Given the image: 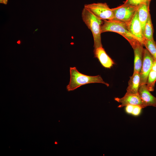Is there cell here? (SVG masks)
Wrapping results in <instances>:
<instances>
[{
    "mask_svg": "<svg viewBox=\"0 0 156 156\" xmlns=\"http://www.w3.org/2000/svg\"><path fill=\"white\" fill-rule=\"evenodd\" d=\"M81 15L83 21L92 34L94 49L103 47L101 34V26L103 21L85 7L82 10Z\"/></svg>",
    "mask_w": 156,
    "mask_h": 156,
    "instance_id": "cell-1",
    "label": "cell"
},
{
    "mask_svg": "<svg viewBox=\"0 0 156 156\" xmlns=\"http://www.w3.org/2000/svg\"><path fill=\"white\" fill-rule=\"evenodd\" d=\"M70 81L66 86L67 90H73L81 86L86 84L100 83L105 84L108 87L109 84L104 82L99 75L91 76L80 73L76 67H70Z\"/></svg>",
    "mask_w": 156,
    "mask_h": 156,
    "instance_id": "cell-2",
    "label": "cell"
},
{
    "mask_svg": "<svg viewBox=\"0 0 156 156\" xmlns=\"http://www.w3.org/2000/svg\"><path fill=\"white\" fill-rule=\"evenodd\" d=\"M103 20L101 26V33L107 31L117 33L125 38L131 47L137 42H140L136 37L129 31L125 23L114 20Z\"/></svg>",
    "mask_w": 156,
    "mask_h": 156,
    "instance_id": "cell-3",
    "label": "cell"
},
{
    "mask_svg": "<svg viewBox=\"0 0 156 156\" xmlns=\"http://www.w3.org/2000/svg\"><path fill=\"white\" fill-rule=\"evenodd\" d=\"M138 7L123 4L112 8L114 14L113 20L125 23L129 22L136 13Z\"/></svg>",
    "mask_w": 156,
    "mask_h": 156,
    "instance_id": "cell-4",
    "label": "cell"
},
{
    "mask_svg": "<svg viewBox=\"0 0 156 156\" xmlns=\"http://www.w3.org/2000/svg\"><path fill=\"white\" fill-rule=\"evenodd\" d=\"M84 7L102 20H111L114 18V14L112 9L105 3L86 4Z\"/></svg>",
    "mask_w": 156,
    "mask_h": 156,
    "instance_id": "cell-5",
    "label": "cell"
},
{
    "mask_svg": "<svg viewBox=\"0 0 156 156\" xmlns=\"http://www.w3.org/2000/svg\"><path fill=\"white\" fill-rule=\"evenodd\" d=\"M154 60L149 51L144 48L142 61L140 72V86L146 84L148 75L151 70Z\"/></svg>",
    "mask_w": 156,
    "mask_h": 156,
    "instance_id": "cell-6",
    "label": "cell"
},
{
    "mask_svg": "<svg viewBox=\"0 0 156 156\" xmlns=\"http://www.w3.org/2000/svg\"><path fill=\"white\" fill-rule=\"evenodd\" d=\"M125 23L129 31L143 44V41L144 38L141 25L138 18L137 11L133 18Z\"/></svg>",
    "mask_w": 156,
    "mask_h": 156,
    "instance_id": "cell-7",
    "label": "cell"
},
{
    "mask_svg": "<svg viewBox=\"0 0 156 156\" xmlns=\"http://www.w3.org/2000/svg\"><path fill=\"white\" fill-rule=\"evenodd\" d=\"M115 100L121 103V104L118 106L119 108L129 105H139L142 108L146 107L138 93L132 94L126 93L122 98H115Z\"/></svg>",
    "mask_w": 156,
    "mask_h": 156,
    "instance_id": "cell-8",
    "label": "cell"
},
{
    "mask_svg": "<svg viewBox=\"0 0 156 156\" xmlns=\"http://www.w3.org/2000/svg\"><path fill=\"white\" fill-rule=\"evenodd\" d=\"M144 45L139 42H136L132 47L134 53V64L133 72L140 73L142 61Z\"/></svg>",
    "mask_w": 156,
    "mask_h": 156,
    "instance_id": "cell-9",
    "label": "cell"
},
{
    "mask_svg": "<svg viewBox=\"0 0 156 156\" xmlns=\"http://www.w3.org/2000/svg\"><path fill=\"white\" fill-rule=\"evenodd\" d=\"M148 89L146 84L139 86L138 93L145 107H156V98L153 96Z\"/></svg>",
    "mask_w": 156,
    "mask_h": 156,
    "instance_id": "cell-10",
    "label": "cell"
},
{
    "mask_svg": "<svg viewBox=\"0 0 156 156\" xmlns=\"http://www.w3.org/2000/svg\"><path fill=\"white\" fill-rule=\"evenodd\" d=\"M94 57L97 58L102 65L106 68H111L115 64L107 54L103 47L94 49Z\"/></svg>",
    "mask_w": 156,
    "mask_h": 156,
    "instance_id": "cell-11",
    "label": "cell"
},
{
    "mask_svg": "<svg viewBox=\"0 0 156 156\" xmlns=\"http://www.w3.org/2000/svg\"><path fill=\"white\" fill-rule=\"evenodd\" d=\"M150 2L147 1L141 4L138 7V15L141 25L143 35L145 26L150 14Z\"/></svg>",
    "mask_w": 156,
    "mask_h": 156,
    "instance_id": "cell-12",
    "label": "cell"
},
{
    "mask_svg": "<svg viewBox=\"0 0 156 156\" xmlns=\"http://www.w3.org/2000/svg\"><path fill=\"white\" fill-rule=\"evenodd\" d=\"M140 73L136 72L133 73L130 77L128 82V86L127 89L126 93L136 94L138 93L140 86Z\"/></svg>",
    "mask_w": 156,
    "mask_h": 156,
    "instance_id": "cell-13",
    "label": "cell"
},
{
    "mask_svg": "<svg viewBox=\"0 0 156 156\" xmlns=\"http://www.w3.org/2000/svg\"><path fill=\"white\" fill-rule=\"evenodd\" d=\"M153 28L150 14L146 23L144 31V36L145 39L154 41L153 37Z\"/></svg>",
    "mask_w": 156,
    "mask_h": 156,
    "instance_id": "cell-14",
    "label": "cell"
},
{
    "mask_svg": "<svg viewBox=\"0 0 156 156\" xmlns=\"http://www.w3.org/2000/svg\"><path fill=\"white\" fill-rule=\"evenodd\" d=\"M143 44L156 61V43L155 41H153L144 38Z\"/></svg>",
    "mask_w": 156,
    "mask_h": 156,
    "instance_id": "cell-15",
    "label": "cell"
},
{
    "mask_svg": "<svg viewBox=\"0 0 156 156\" xmlns=\"http://www.w3.org/2000/svg\"><path fill=\"white\" fill-rule=\"evenodd\" d=\"M156 81V72L151 70L148 75L146 83L147 87L150 92L154 91Z\"/></svg>",
    "mask_w": 156,
    "mask_h": 156,
    "instance_id": "cell-16",
    "label": "cell"
},
{
    "mask_svg": "<svg viewBox=\"0 0 156 156\" xmlns=\"http://www.w3.org/2000/svg\"><path fill=\"white\" fill-rule=\"evenodd\" d=\"M147 1L145 0H126L124 2L123 4L138 6L141 4Z\"/></svg>",
    "mask_w": 156,
    "mask_h": 156,
    "instance_id": "cell-17",
    "label": "cell"
},
{
    "mask_svg": "<svg viewBox=\"0 0 156 156\" xmlns=\"http://www.w3.org/2000/svg\"><path fill=\"white\" fill-rule=\"evenodd\" d=\"M142 107L140 106L134 105L131 114L134 116H137L140 113Z\"/></svg>",
    "mask_w": 156,
    "mask_h": 156,
    "instance_id": "cell-18",
    "label": "cell"
},
{
    "mask_svg": "<svg viewBox=\"0 0 156 156\" xmlns=\"http://www.w3.org/2000/svg\"><path fill=\"white\" fill-rule=\"evenodd\" d=\"M134 105H129L126 106L125 110L126 112L129 114H131Z\"/></svg>",
    "mask_w": 156,
    "mask_h": 156,
    "instance_id": "cell-19",
    "label": "cell"
},
{
    "mask_svg": "<svg viewBox=\"0 0 156 156\" xmlns=\"http://www.w3.org/2000/svg\"><path fill=\"white\" fill-rule=\"evenodd\" d=\"M151 70L156 72V61L154 60L153 61Z\"/></svg>",
    "mask_w": 156,
    "mask_h": 156,
    "instance_id": "cell-20",
    "label": "cell"
},
{
    "mask_svg": "<svg viewBox=\"0 0 156 156\" xmlns=\"http://www.w3.org/2000/svg\"><path fill=\"white\" fill-rule=\"evenodd\" d=\"M8 2V0H0V3L7 5Z\"/></svg>",
    "mask_w": 156,
    "mask_h": 156,
    "instance_id": "cell-21",
    "label": "cell"
},
{
    "mask_svg": "<svg viewBox=\"0 0 156 156\" xmlns=\"http://www.w3.org/2000/svg\"><path fill=\"white\" fill-rule=\"evenodd\" d=\"M17 43L18 44H21V40H18V41H17Z\"/></svg>",
    "mask_w": 156,
    "mask_h": 156,
    "instance_id": "cell-22",
    "label": "cell"
},
{
    "mask_svg": "<svg viewBox=\"0 0 156 156\" xmlns=\"http://www.w3.org/2000/svg\"><path fill=\"white\" fill-rule=\"evenodd\" d=\"M146 0V1H148L151 2V1L152 0Z\"/></svg>",
    "mask_w": 156,
    "mask_h": 156,
    "instance_id": "cell-23",
    "label": "cell"
},
{
    "mask_svg": "<svg viewBox=\"0 0 156 156\" xmlns=\"http://www.w3.org/2000/svg\"><path fill=\"white\" fill-rule=\"evenodd\" d=\"M38 30V29H36V30H35L34 31V32L33 33H34V32L35 31H37Z\"/></svg>",
    "mask_w": 156,
    "mask_h": 156,
    "instance_id": "cell-24",
    "label": "cell"
}]
</instances>
